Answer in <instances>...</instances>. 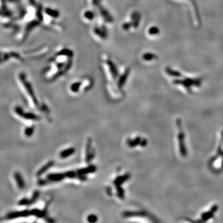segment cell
<instances>
[{"mask_svg": "<svg viewBox=\"0 0 223 223\" xmlns=\"http://www.w3.org/2000/svg\"><path fill=\"white\" fill-rule=\"evenodd\" d=\"M15 178L16 180V182H17V185H18L19 188H20V189H23V188L24 187V181L23 180V178L21 177V175H19L18 173H16L15 174Z\"/></svg>", "mask_w": 223, "mask_h": 223, "instance_id": "obj_14", "label": "cell"}, {"mask_svg": "<svg viewBox=\"0 0 223 223\" xmlns=\"http://www.w3.org/2000/svg\"><path fill=\"white\" fill-rule=\"evenodd\" d=\"M131 26H132V24L131 23H125L123 25V29L126 30H128L131 27Z\"/></svg>", "mask_w": 223, "mask_h": 223, "instance_id": "obj_29", "label": "cell"}, {"mask_svg": "<svg viewBox=\"0 0 223 223\" xmlns=\"http://www.w3.org/2000/svg\"><path fill=\"white\" fill-rule=\"evenodd\" d=\"M65 177L64 174H51L47 176V180L49 182H58L62 180Z\"/></svg>", "mask_w": 223, "mask_h": 223, "instance_id": "obj_6", "label": "cell"}, {"mask_svg": "<svg viewBox=\"0 0 223 223\" xmlns=\"http://www.w3.org/2000/svg\"><path fill=\"white\" fill-rule=\"evenodd\" d=\"M100 12H101L102 16L107 21H109V22L112 21V17L110 16V14H108V12L107 11H106V10H104V9H103V8H101V10H100Z\"/></svg>", "mask_w": 223, "mask_h": 223, "instance_id": "obj_19", "label": "cell"}, {"mask_svg": "<svg viewBox=\"0 0 223 223\" xmlns=\"http://www.w3.org/2000/svg\"><path fill=\"white\" fill-rule=\"evenodd\" d=\"M141 141V139L140 137H137L136 139H134V140H132V139H128L127 141V143L130 147L133 148L135 147L137 145H139L140 144V142Z\"/></svg>", "mask_w": 223, "mask_h": 223, "instance_id": "obj_15", "label": "cell"}, {"mask_svg": "<svg viewBox=\"0 0 223 223\" xmlns=\"http://www.w3.org/2000/svg\"><path fill=\"white\" fill-rule=\"evenodd\" d=\"M97 221V217L95 215H91L87 217V221L89 222H95Z\"/></svg>", "mask_w": 223, "mask_h": 223, "instance_id": "obj_26", "label": "cell"}, {"mask_svg": "<svg viewBox=\"0 0 223 223\" xmlns=\"http://www.w3.org/2000/svg\"><path fill=\"white\" fill-rule=\"evenodd\" d=\"M63 66V63H58L57 64H56V67H57L58 68H62Z\"/></svg>", "mask_w": 223, "mask_h": 223, "instance_id": "obj_31", "label": "cell"}, {"mask_svg": "<svg viewBox=\"0 0 223 223\" xmlns=\"http://www.w3.org/2000/svg\"><path fill=\"white\" fill-rule=\"evenodd\" d=\"M216 209H217L216 207H213L209 211H207L206 213H204V214H203L202 218H201L202 221H207L209 219H210V218L214 215V213H215V212L216 211Z\"/></svg>", "mask_w": 223, "mask_h": 223, "instance_id": "obj_7", "label": "cell"}, {"mask_svg": "<svg viewBox=\"0 0 223 223\" xmlns=\"http://www.w3.org/2000/svg\"><path fill=\"white\" fill-rule=\"evenodd\" d=\"M81 84V83L80 82L73 83V84L71 86V90L73 92V93H77V92H78L79 89H80Z\"/></svg>", "mask_w": 223, "mask_h": 223, "instance_id": "obj_20", "label": "cell"}, {"mask_svg": "<svg viewBox=\"0 0 223 223\" xmlns=\"http://www.w3.org/2000/svg\"><path fill=\"white\" fill-rule=\"evenodd\" d=\"M54 164V161H50V162H49V163H47L45 165H43L42 168H40V169H39L38 171L37 172V176H42V175L43 173L45 172L47 170L49 169H50Z\"/></svg>", "mask_w": 223, "mask_h": 223, "instance_id": "obj_11", "label": "cell"}, {"mask_svg": "<svg viewBox=\"0 0 223 223\" xmlns=\"http://www.w3.org/2000/svg\"><path fill=\"white\" fill-rule=\"evenodd\" d=\"M146 214L145 213L142 212V211H139V212H126L124 213V216L128 217V216H145Z\"/></svg>", "mask_w": 223, "mask_h": 223, "instance_id": "obj_17", "label": "cell"}, {"mask_svg": "<svg viewBox=\"0 0 223 223\" xmlns=\"http://www.w3.org/2000/svg\"><path fill=\"white\" fill-rule=\"evenodd\" d=\"M45 14L54 18H57L59 16V12L57 10H53L51 8H46L45 10Z\"/></svg>", "mask_w": 223, "mask_h": 223, "instance_id": "obj_13", "label": "cell"}, {"mask_svg": "<svg viewBox=\"0 0 223 223\" xmlns=\"http://www.w3.org/2000/svg\"><path fill=\"white\" fill-rule=\"evenodd\" d=\"M177 126L179 129L178 135V139L179 143V151L182 156H185L187 155V150L185 145V137L184 133H183V131L181 128V125L180 121H177Z\"/></svg>", "mask_w": 223, "mask_h": 223, "instance_id": "obj_2", "label": "cell"}, {"mask_svg": "<svg viewBox=\"0 0 223 223\" xmlns=\"http://www.w3.org/2000/svg\"><path fill=\"white\" fill-rule=\"evenodd\" d=\"M159 32V29L156 27H152L150 28V30H149V33H150V34H151V35L157 34Z\"/></svg>", "mask_w": 223, "mask_h": 223, "instance_id": "obj_28", "label": "cell"}, {"mask_svg": "<svg viewBox=\"0 0 223 223\" xmlns=\"http://www.w3.org/2000/svg\"><path fill=\"white\" fill-rule=\"evenodd\" d=\"M84 17L87 19L92 20L94 18L93 12L92 11H87L84 13Z\"/></svg>", "mask_w": 223, "mask_h": 223, "instance_id": "obj_25", "label": "cell"}, {"mask_svg": "<svg viewBox=\"0 0 223 223\" xmlns=\"http://www.w3.org/2000/svg\"><path fill=\"white\" fill-rule=\"evenodd\" d=\"M132 18L133 19V26L134 27H137L138 26L139 23V19H140V16H139V14H138V13L137 12H134L133 16H132Z\"/></svg>", "mask_w": 223, "mask_h": 223, "instance_id": "obj_16", "label": "cell"}, {"mask_svg": "<svg viewBox=\"0 0 223 223\" xmlns=\"http://www.w3.org/2000/svg\"><path fill=\"white\" fill-rule=\"evenodd\" d=\"M16 112L17 114L21 116L22 117L25 118L29 120H39V117L36 115L33 114L31 113H24V112L22 110V108L19 107H17L16 108Z\"/></svg>", "mask_w": 223, "mask_h": 223, "instance_id": "obj_3", "label": "cell"}, {"mask_svg": "<svg viewBox=\"0 0 223 223\" xmlns=\"http://www.w3.org/2000/svg\"><path fill=\"white\" fill-rule=\"evenodd\" d=\"M96 167L95 165H89L88 167H86L85 168H82L80 170H78L77 171V174L78 175H82V176H85V175L87 174H91L96 171Z\"/></svg>", "mask_w": 223, "mask_h": 223, "instance_id": "obj_5", "label": "cell"}, {"mask_svg": "<svg viewBox=\"0 0 223 223\" xmlns=\"http://www.w3.org/2000/svg\"><path fill=\"white\" fill-rule=\"evenodd\" d=\"M74 152H75V149L74 148H68L67 150H65L60 153V157H62V158H66V157L71 156Z\"/></svg>", "mask_w": 223, "mask_h": 223, "instance_id": "obj_12", "label": "cell"}, {"mask_svg": "<svg viewBox=\"0 0 223 223\" xmlns=\"http://www.w3.org/2000/svg\"><path fill=\"white\" fill-rule=\"evenodd\" d=\"M139 145H140L142 147H145V146H146V145H147V140H146V139H142V140L141 141L140 144H139Z\"/></svg>", "mask_w": 223, "mask_h": 223, "instance_id": "obj_30", "label": "cell"}, {"mask_svg": "<svg viewBox=\"0 0 223 223\" xmlns=\"http://www.w3.org/2000/svg\"><path fill=\"white\" fill-rule=\"evenodd\" d=\"M94 32L97 35V36H99V37H100L101 38H106V34L105 32L102 31V30L100 29H99V28H95L94 29Z\"/></svg>", "mask_w": 223, "mask_h": 223, "instance_id": "obj_21", "label": "cell"}, {"mask_svg": "<svg viewBox=\"0 0 223 223\" xmlns=\"http://www.w3.org/2000/svg\"><path fill=\"white\" fill-rule=\"evenodd\" d=\"M32 51H19L16 49H0V66L8 63H22L28 57Z\"/></svg>", "mask_w": 223, "mask_h": 223, "instance_id": "obj_1", "label": "cell"}, {"mask_svg": "<svg viewBox=\"0 0 223 223\" xmlns=\"http://www.w3.org/2000/svg\"><path fill=\"white\" fill-rule=\"evenodd\" d=\"M91 139L89 138L88 141L87 143L86 146V160L87 163H89V162L93 159L94 157V152H91Z\"/></svg>", "mask_w": 223, "mask_h": 223, "instance_id": "obj_4", "label": "cell"}, {"mask_svg": "<svg viewBox=\"0 0 223 223\" xmlns=\"http://www.w3.org/2000/svg\"><path fill=\"white\" fill-rule=\"evenodd\" d=\"M129 73H130V69H127L125 71V72L120 76V78L119 79V82H118V86H119V87H121L124 85V84L126 81V79H127V78L128 76Z\"/></svg>", "mask_w": 223, "mask_h": 223, "instance_id": "obj_10", "label": "cell"}, {"mask_svg": "<svg viewBox=\"0 0 223 223\" xmlns=\"http://www.w3.org/2000/svg\"><path fill=\"white\" fill-rule=\"evenodd\" d=\"M107 63L108 64L109 68H110V71L112 73V75L113 76V77L115 78H117L118 75H119V72H118L117 68L115 65V64L110 60H108L107 62Z\"/></svg>", "mask_w": 223, "mask_h": 223, "instance_id": "obj_8", "label": "cell"}, {"mask_svg": "<svg viewBox=\"0 0 223 223\" xmlns=\"http://www.w3.org/2000/svg\"><path fill=\"white\" fill-rule=\"evenodd\" d=\"M156 57V56L154 54H152L151 53H146L145 54H144L143 56V60H145L146 61H151L152 59H154Z\"/></svg>", "mask_w": 223, "mask_h": 223, "instance_id": "obj_23", "label": "cell"}, {"mask_svg": "<svg viewBox=\"0 0 223 223\" xmlns=\"http://www.w3.org/2000/svg\"><path fill=\"white\" fill-rule=\"evenodd\" d=\"M57 55L67 56H69V57H71V56L73 55V52L69 49H63L62 51H59L57 54Z\"/></svg>", "mask_w": 223, "mask_h": 223, "instance_id": "obj_18", "label": "cell"}, {"mask_svg": "<svg viewBox=\"0 0 223 223\" xmlns=\"http://www.w3.org/2000/svg\"><path fill=\"white\" fill-rule=\"evenodd\" d=\"M34 127H29V128H27L25 130V135H27V137H30L31 136V135L32 134L33 132H34Z\"/></svg>", "mask_w": 223, "mask_h": 223, "instance_id": "obj_27", "label": "cell"}, {"mask_svg": "<svg viewBox=\"0 0 223 223\" xmlns=\"http://www.w3.org/2000/svg\"><path fill=\"white\" fill-rule=\"evenodd\" d=\"M65 177H68V178H75L77 177V173H76L74 171H68L67 172L64 173Z\"/></svg>", "mask_w": 223, "mask_h": 223, "instance_id": "obj_24", "label": "cell"}, {"mask_svg": "<svg viewBox=\"0 0 223 223\" xmlns=\"http://www.w3.org/2000/svg\"><path fill=\"white\" fill-rule=\"evenodd\" d=\"M117 195L119 196V197H120L121 199H124L125 196V194H124L125 191L120 185L117 186Z\"/></svg>", "mask_w": 223, "mask_h": 223, "instance_id": "obj_22", "label": "cell"}, {"mask_svg": "<svg viewBox=\"0 0 223 223\" xmlns=\"http://www.w3.org/2000/svg\"><path fill=\"white\" fill-rule=\"evenodd\" d=\"M130 176V174H125L124 176L118 177L115 178V180H114V182H113V183H114V184L116 186L121 185L124 182H126L128 179H129Z\"/></svg>", "mask_w": 223, "mask_h": 223, "instance_id": "obj_9", "label": "cell"}]
</instances>
